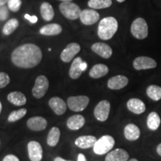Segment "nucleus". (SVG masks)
Returning <instances> with one entry per match:
<instances>
[{
    "instance_id": "8",
    "label": "nucleus",
    "mask_w": 161,
    "mask_h": 161,
    "mask_svg": "<svg viewBox=\"0 0 161 161\" xmlns=\"http://www.w3.org/2000/svg\"><path fill=\"white\" fill-rule=\"evenodd\" d=\"M110 104L108 100H102L98 102L94 109V116L99 122H105L109 117Z\"/></svg>"
},
{
    "instance_id": "4",
    "label": "nucleus",
    "mask_w": 161,
    "mask_h": 161,
    "mask_svg": "<svg viewBox=\"0 0 161 161\" xmlns=\"http://www.w3.org/2000/svg\"><path fill=\"white\" fill-rule=\"evenodd\" d=\"M130 32L134 37L138 40H144L148 37V24L143 18H136L130 26Z\"/></svg>"
},
{
    "instance_id": "17",
    "label": "nucleus",
    "mask_w": 161,
    "mask_h": 161,
    "mask_svg": "<svg viewBox=\"0 0 161 161\" xmlns=\"http://www.w3.org/2000/svg\"><path fill=\"white\" fill-rule=\"evenodd\" d=\"M127 108L134 114H141L146 111V104L139 98H130L127 102Z\"/></svg>"
},
{
    "instance_id": "41",
    "label": "nucleus",
    "mask_w": 161,
    "mask_h": 161,
    "mask_svg": "<svg viewBox=\"0 0 161 161\" xmlns=\"http://www.w3.org/2000/svg\"><path fill=\"white\" fill-rule=\"evenodd\" d=\"M54 161H71V160H64V158H60V157H57V158H55Z\"/></svg>"
},
{
    "instance_id": "40",
    "label": "nucleus",
    "mask_w": 161,
    "mask_h": 161,
    "mask_svg": "<svg viewBox=\"0 0 161 161\" xmlns=\"http://www.w3.org/2000/svg\"><path fill=\"white\" fill-rule=\"evenodd\" d=\"M86 67H87V64H86V62L83 61V63L81 64V69H82V70H83V71H84V70L86 69Z\"/></svg>"
},
{
    "instance_id": "24",
    "label": "nucleus",
    "mask_w": 161,
    "mask_h": 161,
    "mask_svg": "<svg viewBox=\"0 0 161 161\" xmlns=\"http://www.w3.org/2000/svg\"><path fill=\"white\" fill-rule=\"evenodd\" d=\"M62 32V27L59 24L52 23L43 26L40 29V33L46 36H55Z\"/></svg>"
},
{
    "instance_id": "29",
    "label": "nucleus",
    "mask_w": 161,
    "mask_h": 161,
    "mask_svg": "<svg viewBox=\"0 0 161 161\" xmlns=\"http://www.w3.org/2000/svg\"><path fill=\"white\" fill-rule=\"evenodd\" d=\"M147 96L153 101H160L161 99V87L158 85H150L146 90Z\"/></svg>"
},
{
    "instance_id": "9",
    "label": "nucleus",
    "mask_w": 161,
    "mask_h": 161,
    "mask_svg": "<svg viewBox=\"0 0 161 161\" xmlns=\"http://www.w3.org/2000/svg\"><path fill=\"white\" fill-rule=\"evenodd\" d=\"M156 60L150 57L140 56L136 58L133 61V66L136 70H145L154 69L157 67Z\"/></svg>"
},
{
    "instance_id": "12",
    "label": "nucleus",
    "mask_w": 161,
    "mask_h": 161,
    "mask_svg": "<svg viewBox=\"0 0 161 161\" xmlns=\"http://www.w3.org/2000/svg\"><path fill=\"white\" fill-rule=\"evenodd\" d=\"M79 18L84 25H91L99 20L100 15L94 9H84L81 11Z\"/></svg>"
},
{
    "instance_id": "28",
    "label": "nucleus",
    "mask_w": 161,
    "mask_h": 161,
    "mask_svg": "<svg viewBox=\"0 0 161 161\" xmlns=\"http://www.w3.org/2000/svg\"><path fill=\"white\" fill-rule=\"evenodd\" d=\"M60 136V130L57 127H53L50 129L47 136V144L49 146L55 147L59 142Z\"/></svg>"
},
{
    "instance_id": "31",
    "label": "nucleus",
    "mask_w": 161,
    "mask_h": 161,
    "mask_svg": "<svg viewBox=\"0 0 161 161\" xmlns=\"http://www.w3.org/2000/svg\"><path fill=\"white\" fill-rule=\"evenodd\" d=\"M18 26H19V22L17 19L13 18V19H9L4 25L3 33L5 35H10L17 29Z\"/></svg>"
},
{
    "instance_id": "2",
    "label": "nucleus",
    "mask_w": 161,
    "mask_h": 161,
    "mask_svg": "<svg viewBox=\"0 0 161 161\" xmlns=\"http://www.w3.org/2000/svg\"><path fill=\"white\" fill-rule=\"evenodd\" d=\"M118 29V22L113 17H104L98 26V36L103 40H110Z\"/></svg>"
},
{
    "instance_id": "14",
    "label": "nucleus",
    "mask_w": 161,
    "mask_h": 161,
    "mask_svg": "<svg viewBox=\"0 0 161 161\" xmlns=\"http://www.w3.org/2000/svg\"><path fill=\"white\" fill-rule=\"evenodd\" d=\"M128 84V78L125 75H116L108 80V87L110 90H121Z\"/></svg>"
},
{
    "instance_id": "39",
    "label": "nucleus",
    "mask_w": 161,
    "mask_h": 161,
    "mask_svg": "<svg viewBox=\"0 0 161 161\" xmlns=\"http://www.w3.org/2000/svg\"><path fill=\"white\" fill-rule=\"evenodd\" d=\"M156 150H157V153L158 154V155L161 157V143H160L158 146H157Z\"/></svg>"
},
{
    "instance_id": "44",
    "label": "nucleus",
    "mask_w": 161,
    "mask_h": 161,
    "mask_svg": "<svg viewBox=\"0 0 161 161\" xmlns=\"http://www.w3.org/2000/svg\"><path fill=\"white\" fill-rule=\"evenodd\" d=\"M2 109H3V105H2L1 102H0V114H1V112H2Z\"/></svg>"
},
{
    "instance_id": "18",
    "label": "nucleus",
    "mask_w": 161,
    "mask_h": 161,
    "mask_svg": "<svg viewBox=\"0 0 161 161\" xmlns=\"http://www.w3.org/2000/svg\"><path fill=\"white\" fill-rule=\"evenodd\" d=\"M129 154L122 148H116L107 154L105 161H128Z\"/></svg>"
},
{
    "instance_id": "16",
    "label": "nucleus",
    "mask_w": 161,
    "mask_h": 161,
    "mask_svg": "<svg viewBox=\"0 0 161 161\" xmlns=\"http://www.w3.org/2000/svg\"><path fill=\"white\" fill-rule=\"evenodd\" d=\"M27 126L30 130L34 131H40L46 129L47 121L42 116H33L27 121Z\"/></svg>"
},
{
    "instance_id": "30",
    "label": "nucleus",
    "mask_w": 161,
    "mask_h": 161,
    "mask_svg": "<svg viewBox=\"0 0 161 161\" xmlns=\"http://www.w3.org/2000/svg\"><path fill=\"white\" fill-rule=\"evenodd\" d=\"M88 6L92 9H104L111 6L112 0H89Z\"/></svg>"
},
{
    "instance_id": "33",
    "label": "nucleus",
    "mask_w": 161,
    "mask_h": 161,
    "mask_svg": "<svg viewBox=\"0 0 161 161\" xmlns=\"http://www.w3.org/2000/svg\"><path fill=\"white\" fill-rule=\"evenodd\" d=\"M22 5L21 0H8V7L13 12H17Z\"/></svg>"
},
{
    "instance_id": "36",
    "label": "nucleus",
    "mask_w": 161,
    "mask_h": 161,
    "mask_svg": "<svg viewBox=\"0 0 161 161\" xmlns=\"http://www.w3.org/2000/svg\"><path fill=\"white\" fill-rule=\"evenodd\" d=\"M24 17H25V19H28L29 21L31 23H33L35 24L37 22V16H31L29 14H25V16H24Z\"/></svg>"
},
{
    "instance_id": "6",
    "label": "nucleus",
    "mask_w": 161,
    "mask_h": 161,
    "mask_svg": "<svg viewBox=\"0 0 161 161\" xmlns=\"http://www.w3.org/2000/svg\"><path fill=\"white\" fill-rule=\"evenodd\" d=\"M49 86V81L45 75H39L36 78L35 84L32 88V95L34 97L40 99L43 98L48 91Z\"/></svg>"
},
{
    "instance_id": "35",
    "label": "nucleus",
    "mask_w": 161,
    "mask_h": 161,
    "mask_svg": "<svg viewBox=\"0 0 161 161\" xmlns=\"http://www.w3.org/2000/svg\"><path fill=\"white\" fill-rule=\"evenodd\" d=\"M8 9V7L7 5H0V20L1 21L6 20L9 17Z\"/></svg>"
},
{
    "instance_id": "15",
    "label": "nucleus",
    "mask_w": 161,
    "mask_h": 161,
    "mask_svg": "<svg viewBox=\"0 0 161 161\" xmlns=\"http://www.w3.org/2000/svg\"><path fill=\"white\" fill-rule=\"evenodd\" d=\"M91 49L92 50V52H95L98 55L101 56L103 58H105V59L110 58L113 54L111 47L104 43H96L92 44Z\"/></svg>"
},
{
    "instance_id": "46",
    "label": "nucleus",
    "mask_w": 161,
    "mask_h": 161,
    "mask_svg": "<svg viewBox=\"0 0 161 161\" xmlns=\"http://www.w3.org/2000/svg\"><path fill=\"white\" fill-rule=\"evenodd\" d=\"M128 161H139V160H136V159H135V158H132V159H130V160H129Z\"/></svg>"
},
{
    "instance_id": "3",
    "label": "nucleus",
    "mask_w": 161,
    "mask_h": 161,
    "mask_svg": "<svg viewBox=\"0 0 161 161\" xmlns=\"http://www.w3.org/2000/svg\"><path fill=\"white\" fill-rule=\"evenodd\" d=\"M115 145L114 137L110 135H104L98 139L93 146V152L98 155H103L110 152Z\"/></svg>"
},
{
    "instance_id": "45",
    "label": "nucleus",
    "mask_w": 161,
    "mask_h": 161,
    "mask_svg": "<svg viewBox=\"0 0 161 161\" xmlns=\"http://www.w3.org/2000/svg\"><path fill=\"white\" fill-rule=\"evenodd\" d=\"M116 1H117L118 3H124V2L125 1V0H116Z\"/></svg>"
},
{
    "instance_id": "1",
    "label": "nucleus",
    "mask_w": 161,
    "mask_h": 161,
    "mask_svg": "<svg viewBox=\"0 0 161 161\" xmlns=\"http://www.w3.org/2000/svg\"><path fill=\"white\" fill-rule=\"evenodd\" d=\"M42 58L41 49L33 43H25L18 46L11 54L12 63L23 69L35 67L41 62Z\"/></svg>"
},
{
    "instance_id": "13",
    "label": "nucleus",
    "mask_w": 161,
    "mask_h": 161,
    "mask_svg": "<svg viewBox=\"0 0 161 161\" xmlns=\"http://www.w3.org/2000/svg\"><path fill=\"white\" fill-rule=\"evenodd\" d=\"M49 105L56 115L58 116L63 115L66 111V108H67V104H66V102L61 98L58 97V96L50 98Z\"/></svg>"
},
{
    "instance_id": "7",
    "label": "nucleus",
    "mask_w": 161,
    "mask_h": 161,
    "mask_svg": "<svg viewBox=\"0 0 161 161\" xmlns=\"http://www.w3.org/2000/svg\"><path fill=\"white\" fill-rule=\"evenodd\" d=\"M90 98L86 96H70L67 99V106L74 112H80L87 107Z\"/></svg>"
},
{
    "instance_id": "43",
    "label": "nucleus",
    "mask_w": 161,
    "mask_h": 161,
    "mask_svg": "<svg viewBox=\"0 0 161 161\" xmlns=\"http://www.w3.org/2000/svg\"><path fill=\"white\" fill-rule=\"evenodd\" d=\"M59 1H61L62 3H64V2H72V0H59Z\"/></svg>"
},
{
    "instance_id": "42",
    "label": "nucleus",
    "mask_w": 161,
    "mask_h": 161,
    "mask_svg": "<svg viewBox=\"0 0 161 161\" xmlns=\"http://www.w3.org/2000/svg\"><path fill=\"white\" fill-rule=\"evenodd\" d=\"M8 0H0V5H5L6 3H8Z\"/></svg>"
},
{
    "instance_id": "38",
    "label": "nucleus",
    "mask_w": 161,
    "mask_h": 161,
    "mask_svg": "<svg viewBox=\"0 0 161 161\" xmlns=\"http://www.w3.org/2000/svg\"><path fill=\"white\" fill-rule=\"evenodd\" d=\"M78 161H86L85 155H84V154H81V153L78 154Z\"/></svg>"
},
{
    "instance_id": "19",
    "label": "nucleus",
    "mask_w": 161,
    "mask_h": 161,
    "mask_svg": "<svg viewBox=\"0 0 161 161\" xmlns=\"http://www.w3.org/2000/svg\"><path fill=\"white\" fill-rule=\"evenodd\" d=\"M96 141H97V139L94 136H80L76 139L75 144L78 148H82V149H86V148H93Z\"/></svg>"
},
{
    "instance_id": "34",
    "label": "nucleus",
    "mask_w": 161,
    "mask_h": 161,
    "mask_svg": "<svg viewBox=\"0 0 161 161\" xmlns=\"http://www.w3.org/2000/svg\"><path fill=\"white\" fill-rule=\"evenodd\" d=\"M11 81L9 75L5 72H0V89L5 87Z\"/></svg>"
},
{
    "instance_id": "5",
    "label": "nucleus",
    "mask_w": 161,
    "mask_h": 161,
    "mask_svg": "<svg viewBox=\"0 0 161 161\" xmlns=\"http://www.w3.org/2000/svg\"><path fill=\"white\" fill-rule=\"evenodd\" d=\"M59 10L64 17L72 20L78 19L81 13V10L79 6L72 2H64L60 3Z\"/></svg>"
},
{
    "instance_id": "20",
    "label": "nucleus",
    "mask_w": 161,
    "mask_h": 161,
    "mask_svg": "<svg viewBox=\"0 0 161 161\" xmlns=\"http://www.w3.org/2000/svg\"><path fill=\"white\" fill-rule=\"evenodd\" d=\"M85 124V118L80 114L73 115L67 119L66 125L68 128L72 130H77L81 128Z\"/></svg>"
},
{
    "instance_id": "26",
    "label": "nucleus",
    "mask_w": 161,
    "mask_h": 161,
    "mask_svg": "<svg viewBox=\"0 0 161 161\" xmlns=\"http://www.w3.org/2000/svg\"><path fill=\"white\" fill-rule=\"evenodd\" d=\"M40 14L46 21H51L55 16L54 9L49 3H43L40 5Z\"/></svg>"
},
{
    "instance_id": "21",
    "label": "nucleus",
    "mask_w": 161,
    "mask_h": 161,
    "mask_svg": "<svg viewBox=\"0 0 161 161\" xmlns=\"http://www.w3.org/2000/svg\"><path fill=\"white\" fill-rule=\"evenodd\" d=\"M124 135L129 141L137 140L140 136V130L136 125L128 124L124 128Z\"/></svg>"
},
{
    "instance_id": "23",
    "label": "nucleus",
    "mask_w": 161,
    "mask_h": 161,
    "mask_svg": "<svg viewBox=\"0 0 161 161\" xmlns=\"http://www.w3.org/2000/svg\"><path fill=\"white\" fill-rule=\"evenodd\" d=\"M109 72L108 66L103 64H98L94 65L89 72V75L92 78H100L105 76Z\"/></svg>"
},
{
    "instance_id": "22",
    "label": "nucleus",
    "mask_w": 161,
    "mask_h": 161,
    "mask_svg": "<svg viewBox=\"0 0 161 161\" xmlns=\"http://www.w3.org/2000/svg\"><path fill=\"white\" fill-rule=\"evenodd\" d=\"M83 63V60L81 58L78 57L75 58V59L72 61L71 67L69 70V77L72 79H78V78L81 75L82 72L84 71L81 69V64Z\"/></svg>"
},
{
    "instance_id": "27",
    "label": "nucleus",
    "mask_w": 161,
    "mask_h": 161,
    "mask_svg": "<svg viewBox=\"0 0 161 161\" xmlns=\"http://www.w3.org/2000/svg\"><path fill=\"white\" fill-rule=\"evenodd\" d=\"M161 120L158 113L152 112L147 118V126L151 130H156L160 125Z\"/></svg>"
},
{
    "instance_id": "11",
    "label": "nucleus",
    "mask_w": 161,
    "mask_h": 161,
    "mask_svg": "<svg viewBox=\"0 0 161 161\" xmlns=\"http://www.w3.org/2000/svg\"><path fill=\"white\" fill-rule=\"evenodd\" d=\"M29 158L31 161H41L43 158V148L37 141H30L27 146Z\"/></svg>"
},
{
    "instance_id": "32",
    "label": "nucleus",
    "mask_w": 161,
    "mask_h": 161,
    "mask_svg": "<svg viewBox=\"0 0 161 161\" xmlns=\"http://www.w3.org/2000/svg\"><path fill=\"white\" fill-rule=\"evenodd\" d=\"M26 114H27V110L25 108H21L19 110L12 111L9 114L8 117V121L9 122H17V121L19 120L20 119L23 118L26 115Z\"/></svg>"
},
{
    "instance_id": "10",
    "label": "nucleus",
    "mask_w": 161,
    "mask_h": 161,
    "mask_svg": "<svg viewBox=\"0 0 161 161\" xmlns=\"http://www.w3.org/2000/svg\"><path fill=\"white\" fill-rule=\"evenodd\" d=\"M80 50V46L79 44L76 43H71L69 45L66 46V47L62 51L60 54V59L62 61L65 63H69L72 61V59L75 57L78 52Z\"/></svg>"
},
{
    "instance_id": "25",
    "label": "nucleus",
    "mask_w": 161,
    "mask_h": 161,
    "mask_svg": "<svg viewBox=\"0 0 161 161\" xmlns=\"http://www.w3.org/2000/svg\"><path fill=\"white\" fill-rule=\"evenodd\" d=\"M8 100L10 103L16 106H23L26 104L27 99L25 96L21 92H11L8 95Z\"/></svg>"
},
{
    "instance_id": "37",
    "label": "nucleus",
    "mask_w": 161,
    "mask_h": 161,
    "mask_svg": "<svg viewBox=\"0 0 161 161\" xmlns=\"http://www.w3.org/2000/svg\"><path fill=\"white\" fill-rule=\"evenodd\" d=\"M3 161H19V158L14 154H8L3 158Z\"/></svg>"
}]
</instances>
